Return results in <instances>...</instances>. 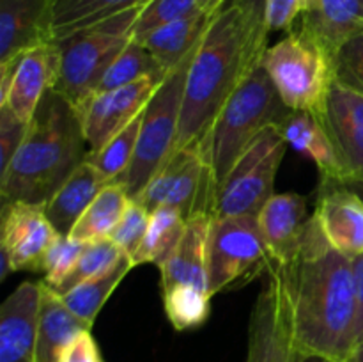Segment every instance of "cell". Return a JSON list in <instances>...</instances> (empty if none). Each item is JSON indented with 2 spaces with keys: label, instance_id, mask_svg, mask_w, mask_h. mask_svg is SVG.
Listing matches in <instances>:
<instances>
[{
  "label": "cell",
  "instance_id": "obj_24",
  "mask_svg": "<svg viewBox=\"0 0 363 362\" xmlns=\"http://www.w3.org/2000/svg\"><path fill=\"white\" fill-rule=\"evenodd\" d=\"M110 180H106L89 160H85L66 181L62 187L53 194L45 204V212L52 226L62 236H69L71 229L82 213L89 208L96 195L103 190Z\"/></svg>",
  "mask_w": 363,
  "mask_h": 362
},
{
  "label": "cell",
  "instance_id": "obj_21",
  "mask_svg": "<svg viewBox=\"0 0 363 362\" xmlns=\"http://www.w3.org/2000/svg\"><path fill=\"white\" fill-rule=\"evenodd\" d=\"M279 128L291 148L315 163L321 181H340L346 177V169L335 144L315 114L291 110Z\"/></svg>",
  "mask_w": 363,
  "mask_h": 362
},
{
  "label": "cell",
  "instance_id": "obj_31",
  "mask_svg": "<svg viewBox=\"0 0 363 362\" xmlns=\"http://www.w3.org/2000/svg\"><path fill=\"white\" fill-rule=\"evenodd\" d=\"M162 295L167 319L176 330L199 329L211 314L213 297L208 291L195 286H174Z\"/></svg>",
  "mask_w": 363,
  "mask_h": 362
},
{
  "label": "cell",
  "instance_id": "obj_23",
  "mask_svg": "<svg viewBox=\"0 0 363 362\" xmlns=\"http://www.w3.org/2000/svg\"><path fill=\"white\" fill-rule=\"evenodd\" d=\"M300 27L333 55L363 31V0H312Z\"/></svg>",
  "mask_w": 363,
  "mask_h": 362
},
{
  "label": "cell",
  "instance_id": "obj_41",
  "mask_svg": "<svg viewBox=\"0 0 363 362\" xmlns=\"http://www.w3.org/2000/svg\"><path fill=\"white\" fill-rule=\"evenodd\" d=\"M62 362H101L98 344L91 330H84L71 341L64 351Z\"/></svg>",
  "mask_w": 363,
  "mask_h": 362
},
{
  "label": "cell",
  "instance_id": "obj_8",
  "mask_svg": "<svg viewBox=\"0 0 363 362\" xmlns=\"http://www.w3.org/2000/svg\"><path fill=\"white\" fill-rule=\"evenodd\" d=\"M273 263L257 216H211L208 236V290L211 297L225 290H238L268 273Z\"/></svg>",
  "mask_w": 363,
  "mask_h": 362
},
{
  "label": "cell",
  "instance_id": "obj_27",
  "mask_svg": "<svg viewBox=\"0 0 363 362\" xmlns=\"http://www.w3.org/2000/svg\"><path fill=\"white\" fill-rule=\"evenodd\" d=\"M130 201V195L119 181L108 183L82 213L78 222L71 229L69 238L82 243L108 240L119 220L123 219Z\"/></svg>",
  "mask_w": 363,
  "mask_h": 362
},
{
  "label": "cell",
  "instance_id": "obj_2",
  "mask_svg": "<svg viewBox=\"0 0 363 362\" xmlns=\"http://www.w3.org/2000/svg\"><path fill=\"white\" fill-rule=\"evenodd\" d=\"M262 55L264 52L254 45L234 4L213 16L188 67L174 151L204 141L227 99L247 75L261 64Z\"/></svg>",
  "mask_w": 363,
  "mask_h": 362
},
{
  "label": "cell",
  "instance_id": "obj_15",
  "mask_svg": "<svg viewBox=\"0 0 363 362\" xmlns=\"http://www.w3.org/2000/svg\"><path fill=\"white\" fill-rule=\"evenodd\" d=\"M41 311V283L23 280L0 305V362H32Z\"/></svg>",
  "mask_w": 363,
  "mask_h": 362
},
{
  "label": "cell",
  "instance_id": "obj_6",
  "mask_svg": "<svg viewBox=\"0 0 363 362\" xmlns=\"http://www.w3.org/2000/svg\"><path fill=\"white\" fill-rule=\"evenodd\" d=\"M262 67L289 110L321 116L335 82L332 55L303 28H293L268 46Z\"/></svg>",
  "mask_w": 363,
  "mask_h": 362
},
{
  "label": "cell",
  "instance_id": "obj_1",
  "mask_svg": "<svg viewBox=\"0 0 363 362\" xmlns=\"http://www.w3.org/2000/svg\"><path fill=\"white\" fill-rule=\"evenodd\" d=\"M279 266L289 295L296 350L346 362L357 341L353 258L328 243L312 213L298 254Z\"/></svg>",
  "mask_w": 363,
  "mask_h": 362
},
{
  "label": "cell",
  "instance_id": "obj_25",
  "mask_svg": "<svg viewBox=\"0 0 363 362\" xmlns=\"http://www.w3.org/2000/svg\"><path fill=\"white\" fill-rule=\"evenodd\" d=\"M213 16L215 14L199 11L191 16L181 18V20L156 28L142 41V45L169 73L199 48Z\"/></svg>",
  "mask_w": 363,
  "mask_h": 362
},
{
  "label": "cell",
  "instance_id": "obj_12",
  "mask_svg": "<svg viewBox=\"0 0 363 362\" xmlns=\"http://www.w3.org/2000/svg\"><path fill=\"white\" fill-rule=\"evenodd\" d=\"M62 234L52 226L45 204L14 201L0 208V248L13 272H41L52 245Z\"/></svg>",
  "mask_w": 363,
  "mask_h": 362
},
{
  "label": "cell",
  "instance_id": "obj_17",
  "mask_svg": "<svg viewBox=\"0 0 363 362\" xmlns=\"http://www.w3.org/2000/svg\"><path fill=\"white\" fill-rule=\"evenodd\" d=\"M60 71V50L55 41L43 43L20 55L7 102L13 114L30 123L43 96L55 87ZM2 106V105H0Z\"/></svg>",
  "mask_w": 363,
  "mask_h": 362
},
{
  "label": "cell",
  "instance_id": "obj_13",
  "mask_svg": "<svg viewBox=\"0 0 363 362\" xmlns=\"http://www.w3.org/2000/svg\"><path fill=\"white\" fill-rule=\"evenodd\" d=\"M162 82L163 78L147 77L124 87L98 92L92 96L78 110L89 155L98 151L113 135L128 126L145 109Z\"/></svg>",
  "mask_w": 363,
  "mask_h": 362
},
{
  "label": "cell",
  "instance_id": "obj_35",
  "mask_svg": "<svg viewBox=\"0 0 363 362\" xmlns=\"http://www.w3.org/2000/svg\"><path fill=\"white\" fill-rule=\"evenodd\" d=\"M149 220H151V212L140 202L131 199L124 212L123 219L116 226L113 233L110 234V240L130 258L137 254L138 247L142 245L145 233H147Z\"/></svg>",
  "mask_w": 363,
  "mask_h": 362
},
{
  "label": "cell",
  "instance_id": "obj_30",
  "mask_svg": "<svg viewBox=\"0 0 363 362\" xmlns=\"http://www.w3.org/2000/svg\"><path fill=\"white\" fill-rule=\"evenodd\" d=\"M147 77L165 78L167 71L142 43L130 41L126 48L119 53V57L110 64L106 73L103 75L98 85V92L113 91V89L124 87V85H130Z\"/></svg>",
  "mask_w": 363,
  "mask_h": 362
},
{
  "label": "cell",
  "instance_id": "obj_7",
  "mask_svg": "<svg viewBox=\"0 0 363 362\" xmlns=\"http://www.w3.org/2000/svg\"><path fill=\"white\" fill-rule=\"evenodd\" d=\"M195 52L167 73L145 105L133 162L126 172L116 180L123 185L130 199H137L144 192L151 177L158 172L176 148L184 84Z\"/></svg>",
  "mask_w": 363,
  "mask_h": 362
},
{
  "label": "cell",
  "instance_id": "obj_9",
  "mask_svg": "<svg viewBox=\"0 0 363 362\" xmlns=\"http://www.w3.org/2000/svg\"><path fill=\"white\" fill-rule=\"evenodd\" d=\"M287 148L289 144L279 124L262 130L220 187L213 216H257L262 206L275 195V177Z\"/></svg>",
  "mask_w": 363,
  "mask_h": 362
},
{
  "label": "cell",
  "instance_id": "obj_40",
  "mask_svg": "<svg viewBox=\"0 0 363 362\" xmlns=\"http://www.w3.org/2000/svg\"><path fill=\"white\" fill-rule=\"evenodd\" d=\"M230 4L238 7V11L243 16L245 25L252 35V41L261 52H266L268 48L269 32L266 27V7L268 0H233Z\"/></svg>",
  "mask_w": 363,
  "mask_h": 362
},
{
  "label": "cell",
  "instance_id": "obj_32",
  "mask_svg": "<svg viewBox=\"0 0 363 362\" xmlns=\"http://www.w3.org/2000/svg\"><path fill=\"white\" fill-rule=\"evenodd\" d=\"M142 117H144V110L131 121L128 126H124L119 133L113 135L105 146L98 149V151L91 153L87 156L89 162L110 181H116L123 176L128 170V167L133 162L135 151H137L138 133H140Z\"/></svg>",
  "mask_w": 363,
  "mask_h": 362
},
{
  "label": "cell",
  "instance_id": "obj_36",
  "mask_svg": "<svg viewBox=\"0 0 363 362\" xmlns=\"http://www.w3.org/2000/svg\"><path fill=\"white\" fill-rule=\"evenodd\" d=\"M332 60L335 80L363 96V31L347 39Z\"/></svg>",
  "mask_w": 363,
  "mask_h": 362
},
{
  "label": "cell",
  "instance_id": "obj_44",
  "mask_svg": "<svg viewBox=\"0 0 363 362\" xmlns=\"http://www.w3.org/2000/svg\"><path fill=\"white\" fill-rule=\"evenodd\" d=\"M197 2L201 6V9L209 14H216L227 6V0H197Z\"/></svg>",
  "mask_w": 363,
  "mask_h": 362
},
{
  "label": "cell",
  "instance_id": "obj_20",
  "mask_svg": "<svg viewBox=\"0 0 363 362\" xmlns=\"http://www.w3.org/2000/svg\"><path fill=\"white\" fill-rule=\"evenodd\" d=\"M209 213H199L186 220L183 238L176 252L162 270V293L174 286H195L208 291V236Z\"/></svg>",
  "mask_w": 363,
  "mask_h": 362
},
{
  "label": "cell",
  "instance_id": "obj_16",
  "mask_svg": "<svg viewBox=\"0 0 363 362\" xmlns=\"http://www.w3.org/2000/svg\"><path fill=\"white\" fill-rule=\"evenodd\" d=\"M350 174H363V96L340 82H333L319 116Z\"/></svg>",
  "mask_w": 363,
  "mask_h": 362
},
{
  "label": "cell",
  "instance_id": "obj_4",
  "mask_svg": "<svg viewBox=\"0 0 363 362\" xmlns=\"http://www.w3.org/2000/svg\"><path fill=\"white\" fill-rule=\"evenodd\" d=\"M289 112L269 75L259 64L238 85L199 144L211 170L216 194L254 138L268 126L282 123Z\"/></svg>",
  "mask_w": 363,
  "mask_h": 362
},
{
  "label": "cell",
  "instance_id": "obj_19",
  "mask_svg": "<svg viewBox=\"0 0 363 362\" xmlns=\"http://www.w3.org/2000/svg\"><path fill=\"white\" fill-rule=\"evenodd\" d=\"M52 4L53 0H0V62L52 41Z\"/></svg>",
  "mask_w": 363,
  "mask_h": 362
},
{
  "label": "cell",
  "instance_id": "obj_29",
  "mask_svg": "<svg viewBox=\"0 0 363 362\" xmlns=\"http://www.w3.org/2000/svg\"><path fill=\"white\" fill-rule=\"evenodd\" d=\"M186 219L176 208H158L151 213L147 233L137 254L131 258L133 266L152 263L163 266L176 252L181 238H183Z\"/></svg>",
  "mask_w": 363,
  "mask_h": 362
},
{
  "label": "cell",
  "instance_id": "obj_42",
  "mask_svg": "<svg viewBox=\"0 0 363 362\" xmlns=\"http://www.w3.org/2000/svg\"><path fill=\"white\" fill-rule=\"evenodd\" d=\"M354 280H357V325H354V344L363 337V254L353 258Z\"/></svg>",
  "mask_w": 363,
  "mask_h": 362
},
{
  "label": "cell",
  "instance_id": "obj_14",
  "mask_svg": "<svg viewBox=\"0 0 363 362\" xmlns=\"http://www.w3.org/2000/svg\"><path fill=\"white\" fill-rule=\"evenodd\" d=\"M314 216L335 251L357 258L363 254V201L337 181H321Z\"/></svg>",
  "mask_w": 363,
  "mask_h": 362
},
{
  "label": "cell",
  "instance_id": "obj_11",
  "mask_svg": "<svg viewBox=\"0 0 363 362\" xmlns=\"http://www.w3.org/2000/svg\"><path fill=\"white\" fill-rule=\"evenodd\" d=\"M294 351L289 295L282 270L273 263L252 309L247 362H293Z\"/></svg>",
  "mask_w": 363,
  "mask_h": 362
},
{
  "label": "cell",
  "instance_id": "obj_46",
  "mask_svg": "<svg viewBox=\"0 0 363 362\" xmlns=\"http://www.w3.org/2000/svg\"><path fill=\"white\" fill-rule=\"evenodd\" d=\"M346 362H363V337L354 344V348L351 350L350 357Z\"/></svg>",
  "mask_w": 363,
  "mask_h": 362
},
{
  "label": "cell",
  "instance_id": "obj_37",
  "mask_svg": "<svg viewBox=\"0 0 363 362\" xmlns=\"http://www.w3.org/2000/svg\"><path fill=\"white\" fill-rule=\"evenodd\" d=\"M85 245L87 243H82V241L73 240L69 236H60L52 245V248H50L45 258V265H43L45 279H43V283L48 284L50 287L59 286L69 275L73 266L77 265Z\"/></svg>",
  "mask_w": 363,
  "mask_h": 362
},
{
  "label": "cell",
  "instance_id": "obj_18",
  "mask_svg": "<svg viewBox=\"0 0 363 362\" xmlns=\"http://www.w3.org/2000/svg\"><path fill=\"white\" fill-rule=\"evenodd\" d=\"M307 199L300 194H275L257 213V224L277 265H287L300 251L311 220Z\"/></svg>",
  "mask_w": 363,
  "mask_h": 362
},
{
  "label": "cell",
  "instance_id": "obj_45",
  "mask_svg": "<svg viewBox=\"0 0 363 362\" xmlns=\"http://www.w3.org/2000/svg\"><path fill=\"white\" fill-rule=\"evenodd\" d=\"M11 272H13V266H11L9 256L0 248V280H6Z\"/></svg>",
  "mask_w": 363,
  "mask_h": 362
},
{
  "label": "cell",
  "instance_id": "obj_43",
  "mask_svg": "<svg viewBox=\"0 0 363 362\" xmlns=\"http://www.w3.org/2000/svg\"><path fill=\"white\" fill-rule=\"evenodd\" d=\"M337 183L350 188L351 192H354V194L363 201V174H350V176L342 177V180L337 181Z\"/></svg>",
  "mask_w": 363,
  "mask_h": 362
},
{
  "label": "cell",
  "instance_id": "obj_28",
  "mask_svg": "<svg viewBox=\"0 0 363 362\" xmlns=\"http://www.w3.org/2000/svg\"><path fill=\"white\" fill-rule=\"evenodd\" d=\"M131 268H135L133 261H131L130 256L124 254L116 265L103 270L101 273L91 277V279L84 280L77 287L62 295V302L74 316H78L89 329H92L96 316L99 314L110 295L113 293V290L119 286L121 280L126 277V273Z\"/></svg>",
  "mask_w": 363,
  "mask_h": 362
},
{
  "label": "cell",
  "instance_id": "obj_33",
  "mask_svg": "<svg viewBox=\"0 0 363 362\" xmlns=\"http://www.w3.org/2000/svg\"><path fill=\"white\" fill-rule=\"evenodd\" d=\"M124 256V252L113 243L112 240H103V241H94V243L85 245L84 252L78 258L77 265L73 266V270L69 272V275L62 280L57 287H52L57 295H66L67 291H71L73 287H77L78 284H82L84 280L91 279V277L98 275L103 270L110 268L112 265H116L121 258Z\"/></svg>",
  "mask_w": 363,
  "mask_h": 362
},
{
  "label": "cell",
  "instance_id": "obj_3",
  "mask_svg": "<svg viewBox=\"0 0 363 362\" xmlns=\"http://www.w3.org/2000/svg\"><path fill=\"white\" fill-rule=\"evenodd\" d=\"M87 156L80 114L62 94L50 89L28 123L20 149L0 176L2 204H46Z\"/></svg>",
  "mask_w": 363,
  "mask_h": 362
},
{
  "label": "cell",
  "instance_id": "obj_34",
  "mask_svg": "<svg viewBox=\"0 0 363 362\" xmlns=\"http://www.w3.org/2000/svg\"><path fill=\"white\" fill-rule=\"evenodd\" d=\"M199 11L202 9L197 0H147L131 28V41L142 43L156 28L191 16Z\"/></svg>",
  "mask_w": 363,
  "mask_h": 362
},
{
  "label": "cell",
  "instance_id": "obj_22",
  "mask_svg": "<svg viewBox=\"0 0 363 362\" xmlns=\"http://www.w3.org/2000/svg\"><path fill=\"white\" fill-rule=\"evenodd\" d=\"M84 330L91 329L66 307L60 295L41 280V311L32 362H62L66 348Z\"/></svg>",
  "mask_w": 363,
  "mask_h": 362
},
{
  "label": "cell",
  "instance_id": "obj_10",
  "mask_svg": "<svg viewBox=\"0 0 363 362\" xmlns=\"http://www.w3.org/2000/svg\"><path fill=\"white\" fill-rule=\"evenodd\" d=\"M135 201L151 213L158 208H176L186 220L199 213L213 215L216 190L201 146L174 151Z\"/></svg>",
  "mask_w": 363,
  "mask_h": 362
},
{
  "label": "cell",
  "instance_id": "obj_39",
  "mask_svg": "<svg viewBox=\"0 0 363 362\" xmlns=\"http://www.w3.org/2000/svg\"><path fill=\"white\" fill-rule=\"evenodd\" d=\"M312 0H268L266 27L268 32H289L300 16L307 13Z\"/></svg>",
  "mask_w": 363,
  "mask_h": 362
},
{
  "label": "cell",
  "instance_id": "obj_38",
  "mask_svg": "<svg viewBox=\"0 0 363 362\" xmlns=\"http://www.w3.org/2000/svg\"><path fill=\"white\" fill-rule=\"evenodd\" d=\"M27 130V121L20 119L16 114L11 112L9 106H0V176L6 172L11 160L20 149Z\"/></svg>",
  "mask_w": 363,
  "mask_h": 362
},
{
  "label": "cell",
  "instance_id": "obj_26",
  "mask_svg": "<svg viewBox=\"0 0 363 362\" xmlns=\"http://www.w3.org/2000/svg\"><path fill=\"white\" fill-rule=\"evenodd\" d=\"M147 0H53L50 13V38L60 41L73 32L99 23Z\"/></svg>",
  "mask_w": 363,
  "mask_h": 362
},
{
  "label": "cell",
  "instance_id": "obj_5",
  "mask_svg": "<svg viewBox=\"0 0 363 362\" xmlns=\"http://www.w3.org/2000/svg\"><path fill=\"white\" fill-rule=\"evenodd\" d=\"M140 9L142 6L131 7L55 41L60 50V71L53 89L77 110L98 92L103 75L131 41V28Z\"/></svg>",
  "mask_w": 363,
  "mask_h": 362
}]
</instances>
